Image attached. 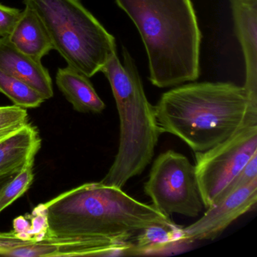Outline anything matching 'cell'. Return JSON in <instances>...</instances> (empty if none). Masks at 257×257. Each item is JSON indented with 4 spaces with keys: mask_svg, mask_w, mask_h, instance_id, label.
Returning <instances> with one entry per match:
<instances>
[{
    "mask_svg": "<svg viewBox=\"0 0 257 257\" xmlns=\"http://www.w3.org/2000/svg\"><path fill=\"white\" fill-rule=\"evenodd\" d=\"M44 220L43 236L120 237L129 240L155 224L174 223L153 204L101 182L85 183L36 208Z\"/></svg>",
    "mask_w": 257,
    "mask_h": 257,
    "instance_id": "6da1fadb",
    "label": "cell"
},
{
    "mask_svg": "<svg viewBox=\"0 0 257 257\" xmlns=\"http://www.w3.org/2000/svg\"><path fill=\"white\" fill-rule=\"evenodd\" d=\"M138 28L158 88L194 82L200 75L201 34L191 0H115Z\"/></svg>",
    "mask_w": 257,
    "mask_h": 257,
    "instance_id": "7a4b0ae2",
    "label": "cell"
},
{
    "mask_svg": "<svg viewBox=\"0 0 257 257\" xmlns=\"http://www.w3.org/2000/svg\"><path fill=\"white\" fill-rule=\"evenodd\" d=\"M248 100L243 87L199 82L164 93L154 106L162 133L180 138L194 152L223 142L245 124Z\"/></svg>",
    "mask_w": 257,
    "mask_h": 257,
    "instance_id": "3957f363",
    "label": "cell"
},
{
    "mask_svg": "<svg viewBox=\"0 0 257 257\" xmlns=\"http://www.w3.org/2000/svg\"><path fill=\"white\" fill-rule=\"evenodd\" d=\"M122 55L123 64L115 53L100 70L110 84L120 121L118 153L100 182L120 189L148 166L162 134L135 61L124 47Z\"/></svg>",
    "mask_w": 257,
    "mask_h": 257,
    "instance_id": "277c9868",
    "label": "cell"
},
{
    "mask_svg": "<svg viewBox=\"0 0 257 257\" xmlns=\"http://www.w3.org/2000/svg\"><path fill=\"white\" fill-rule=\"evenodd\" d=\"M39 16L53 49L68 67L91 78L116 52L113 36L82 5L80 0H25Z\"/></svg>",
    "mask_w": 257,
    "mask_h": 257,
    "instance_id": "5b68a950",
    "label": "cell"
},
{
    "mask_svg": "<svg viewBox=\"0 0 257 257\" xmlns=\"http://www.w3.org/2000/svg\"><path fill=\"white\" fill-rule=\"evenodd\" d=\"M144 192L161 213L196 217L204 207L195 165L174 150L159 155L153 162Z\"/></svg>",
    "mask_w": 257,
    "mask_h": 257,
    "instance_id": "8992f818",
    "label": "cell"
},
{
    "mask_svg": "<svg viewBox=\"0 0 257 257\" xmlns=\"http://www.w3.org/2000/svg\"><path fill=\"white\" fill-rule=\"evenodd\" d=\"M257 153V124H243L223 142L195 152V171L204 207L214 205L219 195Z\"/></svg>",
    "mask_w": 257,
    "mask_h": 257,
    "instance_id": "52a82bcc",
    "label": "cell"
},
{
    "mask_svg": "<svg viewBox=\"0 0 257 257\" xmlns=\"http://www.w3.org/2000/svg\"><path fill=\"white\" fill-rule=\"evenodd\" d=\"M257 201V178L231 192L207 211L198 221L183 228L185 243L214 239L234 221L252 210Z\"/></svg>",
    "mask_w": 257,
    "mask_h": 257,
    "instance_id": "ba28073f",
    "label": "cell"
},
{
    "mask_svg": "<svg viewBox=\"0 0 257 257\" xmlns=\"http://www.w3.org/2000/svg\"><path fill=\"white\" fill-rule=\"evenodd\" d=\"M234 32L245 62L247 119L257 121V0H230Z\"/></svg>",
    "mask_w": 257,
    "mask_h": 257,
    "instance_id": "9c48e42d",
    "label": "cell"
},
{
    "mask_svg": "<svg viewBox=\"0 0 257 257\" xmlns=\"http://www.w3.org/2000/svg\"><path fill=\"white\" fill-rule=\"evenodd\" d=\"M0 70L26 82L46 100L54 95L53 83L47 69L17 49L8 37L0 38Z\"/></svg>",
    "mask_w": 257,
    "mask_h": 257,
    "instance_id": "30bf717a",
    "label": "cell"
},
{
    "mask_svg": "<svg viewBox=\"0 0 257 257\" xmlns=\"http://www.w3.org/2000/svg\"><path fill=\"white\" fill-rule=\"evenodd\" d=\"M40 147L38 132L30 123L0 141V177L20 172L30 160L35 159Z\"/></svg>",
    "mask_w": 257,
    "mask_h": 257,
    "instance_id": "8fae6325",
    "label": "cell"
},
{
    "mask_svg": "<svg viewBox=\"0 0 257 257\" xmlns=\"http://www.w3.org/2000/svg\"><path fill=\"white\" fill-rule=\"evenodd\" d=\"M19 50L28 56L42 61L53 49L46 28L34 10L25 7L8 37Z\"/></svg>",
    "mask_w": 257,
    "mask_h": 257,
    "instance_id": "7c38bea8",
    "label": "cell"
},
{
    "mask_svg": "<svg viewBox=\"0 0 257 257\" xmlns=\"http://www.w3.org/2000/svg\"><path fill=\"white\" fill-rule=\"evenodd\" d=\"M56 83L77 112L100 113L104 110L106 105L96 92L89 78L77 70L70 67L58 69Z\"/></svg>",
    "mask_w": 257,
    "mask_h": 257,
    "instance_id": "4fadbf2b",
    "label": "cell"
},
{
    "mask_svg": "<svg viewBox=\"0 0 257 257\" xmlns=\"http://www.w3.org/2000/svg\"><path fill=\"white\" fill-rule=\"evenodd\" d=\"M183 229L177 224H155L146 227L137 235L128 255H152L184 243Z\"/></svg>",
    "mask_w": 257,
    "mask_h": 257,
    "instance_id": "5bb4252c",
    "label": "cell"
},
{
    "mask_svg": "<svg viewBox=\"0 0 257 257\" xmlns=\"http://www.w3.org/2000/svg\"><path fill=\"white\" fill-rule=\"evenodd\" d=\"M0 93L5 94L15 106L23 109L39 107L46 99L37 90L21 79L0 70Z\"/></svg>",
    "mask_w": 257,
    "mask_h": 257,
    "instance_id": "9a60e30c",
    "label": "cell"
},
{
    "mask_svg": "<svg viewBox=\"0 0 257 257\" xmlns=\"http://www.w3.org/2000/svg\"><path fill=\"white\" fill-rule=\"evenodd\" d=\"M34 159L30 160L13 180L0 189V212L20 198L31 187L34 180Z\"/></svg>",
    "mask_w": 257,
    "mask_h": 257,
    "instance_id": "2e32d148",
    "label": "cell"
},
{
    "mask_svg": "<svg viewBox=\"0 0 257 257\" xmlns=\"http://www.w3.org/2000/svg\"><path fill=\"white\" fill-rule=\"evenodd\" d=\"M29 124L26 109L17 106H0V141Z\"/></svg>",
    "mask_w": 257,
    "mask_h": 257,
    "instance_id": "e0dca14e",
    "label": "cell"
},
{
    "mask_svg": "<svg viewBox=\"0 0 257 257\" xmlns=\"http://www.w3.org/2000/svg\"><path fill=\"white\" fill-rule=\"evenodd\" d=\"M257 178V153L254 155L250 160L246 164L244 167L240 170V172L233 178V180L228 183V186L224 189L222 193L219 195L216 202H219L222 198L231 192H234L236 189L244 185L247 184L254 179Z\"/></svg>",
    "mask_w": 257,
    "mask_h": 257,
    "instance_id": "ac0fdd59",
    "label": "cell"
},
{
    "mask_svg": "<svg viewBox=\"0 0 257 257\" xmlns=\"http://www.w3.org/2000/svg\"><path fill=\"white\" fill-rule=\"evenodd\" d=\"M22 10L0 4V38L10 36L20 17Z\"/></svg>",
    "mask_w": 257,
    "mask_h": 257,
    "instance_id": "d6986e66",
    "label": "cell"
},
{
    "mask_svg": "<svg viewBox=\"0 0 257 257\" xmlns=\"http://www.w3.org/2000/svg\"><path fill=\"white\" fill-rule=\"evenodd\" d=\"M20 172L13 173V174H7V175L0 177V189L5 186L7 183H10L11 180H13Z\"/></svg>",
    "mask_w": 257,
    "mask_h": 257,
    "instance_id": "ffe728a7",
    "label": "cell"
}]
</instances>
